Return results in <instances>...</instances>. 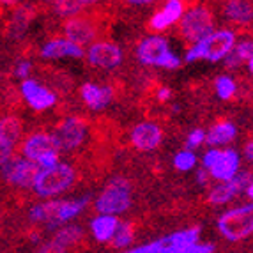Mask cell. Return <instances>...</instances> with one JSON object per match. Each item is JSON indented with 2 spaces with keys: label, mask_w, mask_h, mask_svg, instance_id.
Here are the masks:
<instances>
[{
  "label": "cell",
  "mask_w": 253,
  "mask_h": 253,
  "mask_svg": "<svg viewBox=\"0 0 253 253\" xmlns=\"http://www.w3.org/2000/svg\"><path fill=\"white\" fill-rule=\"evenodd\" d=\"M64 32H66V38L69 41L76 42L78 46L84 48L85 44H94L92 39L96 38V27L90 23L89 20H84V18H71V20L66 21L64 25Z\"/></svg>",
  "instance_id": "cell-17"
},
{
  "label": "cell",
  "mask_w": 253,
  "mask_h": 253,
  "mask_svg": "<svg viewBox=\"0 0 253 253\" xmlns=\"http://www.w3.org/2000/svg\"><path fill=\"white\" fill-rule=\"evenodd\" d=\"M87 202H89V197L78 200H46L30 209V219L48 223L50 227H57V225L76 218L82 212V209L87 206Z\"/></svg>",
  "instance_id": "cell-2"
},
{
  "label": "cell",
  "mask_w": 253,
  "mask_h": 253,
  "mask_svg": "<svg viewBox=\"0 0 253 253\" xmlns=\"http://www.w3.org/2000/svg\"><path fill=\"white\" fill-rule=\"evenodd\" d=\"M225 14L236 23H250L253 20V4L245 0H230L225 5Z\"/></svg>",
  "instance_id": "cell-23"
},
{
  "label": "cell",
  "mask_w": 253,
  "mask_h": 253,
  "mask_svg": "<svg viewBox=\"0 0 253 253\" xmlns=\"http://www.w3.org/2000/svg\"><path fill=\"white\" fill-rule=\"evenodd\" d=\"M195 165H197V154L190 149H184V151L177 152L175 158H173V167L181 172H188V170L195 169Z\"/></svg>",
  "instance_id": "cell-28"
},
{
  "label": "cell",
  "mask_w": 253,
  "mask_h": 253,
  "mask_svg": "<svg viewBox=\"0 0 253 253\" xmlns=\"http://www.w3.org/2000/svg\"><path fill=\"white\" fill-rule=\"evenodd\" d=\"M87 60L92 66L103 69H114L119 64L123 62V51L117 44L108 41H97L94 44H90L85 51Z\"/></svg>",
  "instance_id": "cell-12"
},
{
  "label": "cell",
  "mask_w": 253,
  "mask_h": 253,
  "mask_svg": "<svg viewBox=\"0 0 253 253\" xmlns=\"http://www.w3.org/2000/svg\"><path fill=\"white\" fill-rule=\"evenodd\" d=\"M236 82L230 76H218V80H216V94L221 99H230L236 94Z\"/></svg>",
  "instance_id": "cell-29"
},
{
  "label": "cell",
  "mask_w": 253,
  "mask_h": 253,
  "mask_svg": "<svg viewBox=\"0 0 253 253\" xmlns=\"http://www.w3.org/2000/svg\"><path fill=\"white\" fill-rule=\"evenodd\" d=\"M59 151L60 145L55 135H48V133H34L21 145L23 158L34 161L36 165H39L41 170L51 169V167H57L60 163Z\"/></svg>",
  "instance_id": "cell-4"
},
{
  "label": "cell",
  "mask_w": 253,
  "mask_h": 253,
  "mask_svg": "<svg viewBox=\"0 0 253 253\" xmlns=\"http://www.w3.org/2000/svg\"><path fill=\"white\" fill-rule=\"evenodd\" d=\"M136 59L144 66L175 69L181 66V59L173 53L169 41L163 36H149L136 46Z\"/></svg>",
  "instance_id": "cell-3"
},
{
  "label": "cell",
  "mask_w": 253,
  "mask_h": 253,
  "mask_svg": "<svg viewBox=\"0 0 253 253\" xmlns=\"http://www.w3.org/2000/svg\"><path fill=\"white\" fill-rule=\"evenodd\" d=\"M66 252V248H62L60 245H57L53 239L50 241V243H46V245L42 246L41 250H39L38 253H64Z\"/></svg>",
  "instance_id": "cell-33"
},
{
  "label": "cell",
  "mask_w": 253,
  "mask_h": 253,
  "mask_svg": "<svg viewBox=\"0 0 253 253\" xmlns=\"http://www.w3.org/2000/svg\"><path fill=\"white\" fill-rule=\"evenodd\" d=\"M170 94H172V90H170L169 87H163V89L158 90V99H160V101H167L170 97Z\"/></svg>",
  "instance_id": "cell-34"
},
{
  "label": "cell",
  "mask_w": 253,
  "mask_h": 253,
  "mask_svg": "<svg viewBox=\"0 0 253 253\" xmlns=\"http://www.w3.org/2000/svg\"><path fill=\"white\" fill-rule=\"evenodd\" d=\"M207 140V133L204 129H193L188 135V140H186V145H188V149L190 151H193V149L200 147V145L204 144Z\"/></svg>",
  "instance_id": "cell-31"
},
{
  "label": "cell",
  "mask_w": 253,
  "mask_h": 253,
  "mask_svg": "<svg viewBox=\"0 0 253 253\" xmlns=\"http://www.w3.org/2000/svg\"><path fill=\"white\" fill-rule=\"evenodd\" d=\"M21 136V123L16 117H4L0 123V158L2 165L11 160L13 149Z\"/></svg>",
  "instance_id": "cell-16"
},
{
  "label": "cell",
  "mask_w": 253,
  "mask_h": 253,
  "mask_svg": "<svg viewBox=\"0 0 253 253\" xmlns=\"http://www.w3.org/2000/svg\"><path fill=\"white\" fill-rule=\"evenodd\" d=\"M117 216H110V214H97L96 218H92L90 221V230H92V236L96 237V241L99 243H106V241H112L119 228Z\"/></svg>",
  "instance_id": "cell-21"
},
{
  "label": "cell",
  "mask_w": 253,
  "mask_h": 253,
  "mask_svg": "<svg viewBox=\"0 0 253 253\" xmlns=\"http://www.w3.org/2000/svg\"><path fill=\"white\" fill-rule=\"evenodd\" d=\"M41 55L46 57V59H62V57H75V59H80L84 57L85 51L82 46H78L76 42L69 41L68 38H60V39H51L48 41L44 46L41 48Z\"/></svg>",
  "instance_id": "cell-19"
},
{
  "label": "cell",
  "mask_w": 253,
  "mask_h": 253,
  "mask_svg": "<svg viewBox=\"0 0 253 253\" xmlns=\"http://www.w3.org/2000/svg\"><path fill=\"white\" fill-rule=\"evenodd\" d=\"M248 69H250V73H253V57H252V60L248 62Z\"/></svg>",
  "instance_id": "cell-39"
},
{
  "label": "cell",
  "mask_w": 253,
  "mask_h": 253,
  "mask_svg": "<svg viewBox=\"0 0 253 253\" xmlns=\"http://www.w3.org/2000/svg\"><path fill=\"white\" fill-rule=\"evenodd\" d=\"M252 184V175L248 172H239L232 181H227V182H219L218 186H214L209 193V202L212 206H223L227 204L228 200H232L237 193Z\"/></svg>",
  "instance_id": "cell-13"
},
{
  "label": "cell",
  "mask_w": 253,
  "mask_h": 253,
  "mask_svg": "<svg viewBox=\"0 0 253 253\" xmlns=\"http://www.w3.org/2000/svg\"><path fill=\"white\" fill-rule=\"evenodd\" d=\"M218 230L228 241L246 239L253 234V202L228 209L218 218Z\"/></svg>",
  "instance_id": "cell-5"
},
{
  "label": "cell",
  "mask_w": 253,
  "mask_h": 253,
  "mask_svg": "<svg viewBox=\"0 0 253 253\" xmlns=\"http://www.w3.org/2000/svg\"><path fill=\"white\" fill-rule=\"evenodd\" d=\"M212 252H214V245H211V243H195V245L175 248L169 253H212Z\"/></svg>",
  "instance_id": "cell-30"
},
{
  "label": "cell",
  "mask_w": 253,
  "mask_h": 253,
  "mask_svg": "<svg viewBox=\"0 0 253 253\" xmlns=\"http://www.w3.org/2000/svg\"><path fill=\"white\" fill-rule=\"evenodd\" d=\"M245 156L248 158L250 161H253V142H248L245 145Z\"/></svg>",
  "instance_id": "cell-36"
},
{
  "label": "cell",
  "mask_w": 253,
  "mask_h": 253,
  "mask_svg": "<svg viewBox=\"0 0 253 253\" xmlns=\"http://www.w3.org/2000/svg\"><path fill=\"white\" fill-rule=\"evenodd\" d=\"M60 149L71 151V149L80 147L87 136V123L80 117H68L57 126V131L53 133Z\"/></svg>",
  "instance_id": "cell-11"
},
{
  "label": "cell",
  "mask_w": 253,
  "mask_h": 253,
  "mask_svg": "<svg viewBox=\"0 0 253 253\" xmlns=\"http://www.w3.org/2000/svg\"><path fill=\"white\" fill-rule=\"evenodd\" d=\"M21 94L25 97V101L38 112L51 108L55 105V101H57V96L50 89H46L44 85L38 84L32 78L21 82Z\"/></svg>",
  "instance_id": "cell-14"
},
{
  "label": "cell",
  "mask_w": 253,
  "mask_h": 253,
  "mask_svg": "<svg viewBox=\"0 0 253 253\" xmlns=\"http://www.w3.org/2000/svg\"><path fill=\"white\" fill-rule=\"evenodd\" d=\"M214 20H212L211 11L204 5H195V7L188 9L184 13L181 20V25H179V30H181L182 38L186 41H190L191 44H197L202 39H206L207 36H211L214 30Z\"/></svg>",
  "instance_id": "cell-9"
},
{
  "label": "cell",
  "mask_w": 253,
  "mask_h": 253,
  "mask_svg": "<svg viewBox=\"0 0 253 253\" xmlns=\"http://www.w3.org/2000/svg\"><path fill=\"white\" fill-rule=\"evenodd\" d=\"M209 175H211V173L207 172L206 169H199V170H197V179H199L200 184H204V182L207 181V177H209Z\"/></svg>",
  "instance_id": "cell-35"
},
{
  "label": "cell",
  "mask_w": 253,
  "mask_h": 253,
  "mask_svg": "<svg viewBox=\"0 0 253 253\" xmlns=\"http://www.w3.org/2000/svg\"><path fill=\"white\" fill-rule=\"evenodd\" d=\"M241 158L234 149H207L202 156V169L211 173V177L221 182L232 181L239 173Z\"/></svg>",
  "instance_id": "cell-7"
},
{
  "label": "cell",
  "mask_w": 253,
  "mask_h": 253,
  "mask_svg": "<svg viewBox=\"0 0 253 253\" xmlns=\"http://www.w3.org/2000/svg\"><path fill=\"white\" fill-rule=\"evenodd\" d=\"M246 195H248L250 200H252V202H253V182L248 186V188H246Z\"/></svg>",
  "instance_id": "cell-37"
},
{
  "label": "cell",
  "mask_w": 253,
  "mask_h": 253,
  "mask_svg": "<svg viewBox=\"0 0 253 253\" xmlns=\"http://www.w3.org/2000/svg\"><path fill=\"white\" fill-rule=\"evenodd\" d=\"M29 73H30V64L29 62H20L14 69V76L20 78L21 82L29 80Z\"/></svg>",
  "instance_id": "cell-32"
},
{
  "label": "cell",
  "mask_w": 253,
  "mask_h": 253,
  "mask_svg": "<svg viewBox=\"0 0 253 253\" xmlns=\"http://www.w3.org/2000/svg\"><path fill=\"white\" fill-rule=\"evenodd\" d=\"M80 237H82L80 227H76V225H66V227L57 230V234L53 236V241L57 243V245L62 246V248H68V246H71L73 243H76Z\"/></svg>",
  "instance_id": "cell-25"
},
{
  "label": "cell",
  "mask_w": 253,
  "mask_h": 253,
  "mask_svg": "<svg viewBox=\"0 0 253 253\" xmlns=\"http://www.w3.org/2000/svg\"><path fill=\"white\" fill-rule=\"evenodd\" d=\"M234 46H236V34L232 30H214L200 42L191 44L190 50L186 51V62H195V60L219 62L232 53Z\"/></svg>",
  "instance_id": "cell-1"
},
{
  "label": "cell",
  "mask_w": 253,
  "mask_h": 253,
  "mask_svg": "<svg viewBox=\"0 0 253 253\" xmlns=\"http://www.w3.org/2000/svg\"><path fill=\"white\" fill-rule=\"evenodd\" d=\"M131 206V186L126 179L115 177L101 190L96 199V211L99 214L117 216Z\"/></svg>",
  "instance_id": "cell-6"
},
{
  "label": "cell",
  "mask_w": 253,
  "mask_h": 253,
  "mask_svg": "<svg viewBox=\"0 0 253 253\" xmlns=\"http://www.w3.org/2000/svg\"><path fill=\"white\" fill-rule=\"evenodd\" d=\"M73 181H75V170L71 165L59 163L57 167L44 169L39 172L34 184V191L39 197L48 199V197L66 191L73 184Z\"/></svg>",
  "instance_id": "cell-8"
},
{
  "label": "cell",
  "mask_w": 253,
  "mask_h": 253,
  "mask_svg": "<svg viewBox=\"0 0 253 253\" xmlns=\"http://www.w3.org/2000/svg\"><path fill=\"white\" fill-rule=\"evenodd\" d=\"M80 92L82 99L92 110H103L112 101V89L110 87H101V85L90 84V82L82 85Z\"/></svg>",
  "instance_id": "cell-20"
},
{
  "label": "cell",
  "mask_w": 253,
  "mask_h": 253,
  "mask_svg": "<svg viewBox=\"0 0 253 253\" xmlns=\"http://www.w3.org/2000/svg\"><path fill=\"white\" fill-rule=\"evenodd\" d=\"M253 57V41H239L234 46L232 53L228 55L225 62L228 68H239L241 64L250 62Z\"/></svg>",
  "instance_id": "cell-24"
},
{
  "label": "cell",
  "mask_w": 253,
  "mask_h": 253,
  "mask_svg": "<svg viewBox=\"0 0 253 253\" xmlns=\"http://www.w3.org/2000/svg\"><path fill=\"white\" fill-rule=\"evenodd\" d=\"M131 241H133V227L127 221H121L117 232H115L114 239H112V245L115 248H127L131 245Z\"/></svg>",
  "instance_id": "cell-27"
},
{
  "label": "cell",
  "mask_w": 253,
  "mask_h": 253,
  "mask_svg": "<svg viewBox=\"0 0 253 253\" xmlns=\"http://www.w3.org/2000/svg\"><path fill=\"white\" fill-rule=\"evenodd\" d=\"M161 138H163L161 127L154 123H149V121L136 124V126L133 127V131H131V142H133V145L142 152L156 149L158 145H160Z\"/></svg>",
  "instance_id": "cell-15"
},
{
  "label": "cell",
  "mask_w": 253,
  "mask_h": 253,
  "mask_svg": "<svg viewBox=\"0 0 253 253\" xmlns=\"http://www.w3.org/2000/svg\"><path fill=\"white\" fill-rule=\"evenodd\" d=\"M131 4L133 5H144V4H151V2H149V0H133Z\"/></svg>",
  "instance_id": "cell-38"
},
{
  "label": "cell",
  "mask_w": 253,
  "mask_h": 253,
  "mask_svg": "<svg viewBox=\"0 0 253 253\" xmlns=\"http://www.w3.org/2000/svg\"><path fill=\"white\" fill-rule=\"evenodd\" d=\"M184 13V4L181 0H169L156 14H152L149 25L152 30H165L167 27L173 25L175 21H181Z\"/></svg>",
  "instance_id": "cell-18"
},
{
  "label": "cell",
  "mask_w": 253,
  "mask_h": 253,
  "mask_svg": "<svg viewBox=\"0 0 253 253\" xmlns=\"http://www.w3.org/2000/svg\"><path fill=\"white\" fill-rule=\"evenodd\" d=\"M4 169V179L7 182L20 188H34L36 179H38L39 165H36L34 161L27 160V158H16V160H9L5 165H2Z\"/></svg>",
  "instance_id": "cell-10"
},
{
  "label": "cell",
  "mask_w": 253,
  "mask_h": 253,
  "mask_svg": "<svg viewBox=\"0 0 253 253\" xmlns=\"http://www.w3.org/2000/svg\"><path fill=\"white\" fill-rule=\"evenodd\" d=\"M89 4H90L89 0H59V2L53 4V7L62 16H73V14H76L78 11H82L85 5Z\"/></svg>",
  "instance_id": "cell-26"
},
{
  "label": "cell",
  "mask_w": 253,
  "mask_h": 253,
  "mask_svg": "<svg viewBox=\"0 0 253 253\" xmlns=\"http://www.w3.org/2000/svg\"><path fill=\"white\" fill-rule=\"evenodd\" d=\"M237 129L232 123H218L209 129L207 133V144L211 145V149H216L218 145H223V144H228V142H232L234 136H236Z\"/></svg>",
  "instance_id": "cell-22"
}]
</instances>
